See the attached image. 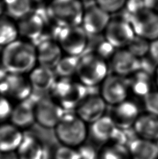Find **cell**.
I'll list each match as a JSON object with an SVG mask.
<instances>
[{"label":"cell","mask_w":158,"mask_h":159,"mask_svg":"<svg viewBox=\"0 0 158 159\" xmlns=\"http://www.w3.org/2000/svg\"><path fill=\"white\" fill-rule=\"evenodd\" d=\"M139 115L137 104L133 101L126 100L114 106L110 117L118 129L125 130L134 126Z\"/></svg>","instance_id":"cell-15"},{"label":"cell","mask_w":158,"mask_h":159,"mask_svg":"<svg viewBox=\"0 0 158 159\" xmlns=\"http://www.w3.org/2000/svg\"><path fill=\"white\" fill-rule=\"evenodd\" d=\"M28 77L7 73L0 77V95L8 98L24 101L32 92Z\"/></svg>","instance_id":"cell-8"},{"label":"cell","mask_w":158,"mask_h":159,"mask_svg":"<svg viewBox=\"0 0 158 159\" xmlns=\"http://www.w3.org/2000/svg\"><path fill=\"white\" fill-rule=\"evenodd\" d=\"M23 138L20 129L12 124L0 125V152H15Z\"/></svg>","instance_id":"cell-21"},{"label":"cell","mask_w":158,"mask_h":159,"mask_svg":"<svg viewBox=\"0 0 158 159\" xmlns=\"http://www.w3.org/2000/svg\"><path fill=\"white\" fill-rule=\"evenodd\" d=\"M157 13H158V12H157Z\"/></svg>","instance_id":"cell-44"},{"label":"cell","mask_w":158,"mask_h":159,"mask_svg":"<svg viewBox=\"0 0 158 159\" xmlns=\"http://www.w3.org/2000/svg\"><path fill=\"white\" fill-rule=\"evenodd\" d=\"M139 138L156 142L158 140V117L146 113L140 115L133 126Z\"/></svg>","instance_id":"cell-20"},{"label":"cell","mask_w":158,"mask_h":159,"mask_svg":"<svg viewBox=\"0 0 158 159\" xmlns=\"http://www.w3.org/2000/svg\"><path fill=\"white\" fill-rule=\"evenodd\" d=\"M13 106L10 99L0 95V121H4L10 119Z\"/></svg>","instance_id":"cell-35"},{"label":"cell","mask_w":158,"mask_h":159,"mask_svg":"<svg viewBox=\"0 0 158 159\" xmlns=\"http://www.w3.org/2000/svg\"><path fill=\"white\" fill-rule=\"evenodd\" d=\"M11 124L18 129H26L36 122L34 106L29 102L21 101L13 107L11 115Z\"/></svg>","instance_id":"cell-22"},{"label":"cell","mask_w":158,"mask_h":159,"mask_svg":"<svg viewBox=\"0 0 158 159\" xmlns=\"http://www.w3.org/2000/svg\"><path fill=\"white\" fill-rule=\"evenodd\" d=\"M143 104L147 113L158 117V91H151L145 96Z\"/></svg>","instance_id":"cell-33"},{"label":"cell","mask_w":158,"mask_h":159,"mask_svg":"<svg viewBox=\"0 0 158 159\" xmlns=\"http://www.w3.org/2000/svg\"><path fill=\"white\" fill-rule=\"evenodd\" d=\"M98 159H131L128 147L123 143H107L98 154Z\"/></svg>","instance_id":"cell-28"},{"label":"cell","mask_w":158,"mask_h":159,"mask_svg":"<svg viewBox=\"0 0 158 159\" xmlns=\"http://www.w3.org/2000/svg\"><path fill=\"white\" fill-rule=\"evenodd\" d=\"M128 0H95L96 5L109 14L116 13L125 7Z\"/></svg>","instance_id":"cell-32"},{"label":"cell","mask_w":158,"mask_h":159,"mask_svg":"<svg viewBox=\"0 0 158 159\" xmlns=\"http://www.w3.org/2000/svg\"><path fill=\"white\" fill-rule=\"evenodd\" d=\"M149 43L150 41L136 36L126 49H128L137 57L142 59L148 54Z\"/></svg>","instance_id":"cell-30"},{"label":"cell","mask_w":158,"mask_h":159,"mask_svg":"<svg viewBox=\"0 0 158 159\" xmlns=\"http://www.w3.org/2000/svg\"><path fill=\"white\" fill-rule=\"evenodd\" d=\"M111 66L115 75L125 78L133 75L141 69V59L125 48L117 50L111 58Z\"/></svg>","instance_id":"cell-13"},{"label":"cell","mask_w":158,"mask_h":159,"mask_svg":"<svg viewBox=\"0 0 158 159\" xmlns=\"http://www.w3.org/2000/svg\"><path fill=\"white\" fill-rule=\"evenodd\" d=\"M125 13L124 19L130 24L137 36L148 41L158 39V13L153 9Z\"/></svg>","instance_id":"cell-7"},{"label":"cell","mask_w":158,"mask_h":159,"mask_svg":"<svg viewBox=\"0 0 158 159\" xmlns=\"http://www.w3.org/2000/svg\"><path fill=\"white\" fill-rule=\"evenodd\" d=\"M55 159H81L80 152L75 148L63 146L55 153Z\"/></svg>","instance_id":"cell-34"},{"label":"cell","mask_w":158,"mask_h":159,"mask_svg":"<svg viewBox=\"0 0 158 159\" xmlns=\"http://www.w3.org/2000/svg\"><path fill=\"white\" fill-rule=\"evenodd\" d=\"M115 52V48L105 40L98 45L97 52L95 53L106 60L107 59H111Z\"/></svg>","instance_id":"cell-36"},{"label":"cell","mask_w":158,"mask_h":159,"mask_svg":"<svg viewBox=\"0 0 158 159\" xmlns=\"http://www.w3.org/2000/svg\"><path fill=\"white\" fill-rule=\"evenodd\" d=\"M32 0H2L7 16L18 21L33 11Z\"/></svg>","instance_id":"cell-25"},{"label":"cell","mask_w":158,"mask_h":159,"mask_svg":"<svg viewBox=\"0 0 158 159\" xmlns=\"http://www.w3.org/2000/svg\"><path fill=\"white\" fill-rule=\"evenodd\" d=\"M4 12V6H3L2 0H0V16H3V13Z\"/></svg>","instance_id":"cell-39"},{"label":"cell","mask_w":158,"mask_h":159,"mask_svg":"<svg viewBox=\"0 0 158 159\" xmlns=\"http://www.w3.org/2000/svg\"><path fill=\"white\" fill-rule=\"evenodd\" d=\"M0 159H19L15 152H0Z\"/></svg>","instance_id":"cell-38"},{"label":"cell","mask_w":158,"mask_h":159,"mask_svg":"<svg viewBox=\"0 0 158 159\" xmlns=\"http://www.w3.org/2000/svg\"><path fill=\"white\" fill-rule=\"evenodd\" d=\"M55 130L59 141L64 146L72 148L83 144L88 135L86 124L72 113H65Z\"/></svg>","instance_id":"cell-4"},{"label":"cell","mask_w":158,"mask_h":159,"mask_svg":"<svg viewBox=\"0 0 158 159\" xmlns=\"http://www.w3.org/2000/svg\"><path fill=\"white\" fill-rule=\"evenodd\" d=\"M128 84L134 94L143 98L152 91L150 74L142 70H139L132 75Z\"/></svg>","instance_id":"cell-27"},{"label":"cell","mask_w":158,"mask_h":159,"mask_svg":"<svg viewBox=\"0 0 158 159\" xmlns=\"http://www.w3.org/2000/svg\"><path fill=\"white\" fill-rule=\"evenodd\" d=\"M111 20L109 13L94 5L84 10L81 27L88 35H98L105 32Z\"/></svg>","instance_id":"cell-12"},{"label":"cell","mask_w":158,"mask_h":159,"mask_svg":"<svg viewBox=\"0 0 158 159\" xmlns=\"http://www.w3.org/2000/svg\"><path fill=\"white\" fill-rule=\"evenodd\" d=\"M45 24L43 18L39 14L32 11L18 21L17 26L19 36L26 39L25 41H35L43 34Z\"/></svg>","instance_id":"cell-17"},{"label":"cell","mask_w":158,"mask_h":159,"mask_svg":"<svg viewBox=\"0 0 158 159\" xmlns=\"http://www.w3.org/2000/svg\"><path fill=\"white\" fill-rule=\"evenodd\" d=\"M52 98L64 110L77 108L87 96L86 87L70 78L56 80L51 89Z\"/></svg>","instance_id":"cell-5"},{"label":"cell","mask_w":158,"mask_h":159,"mask_svg":"<svg viewBox=\"0 0 158 159\" xmlns=\"http://www.w3.org/2000/svg\"><path fill=\"white\" fill-rule=\"evenodd\" d=\"M131 159H158V149L156 142L137 138L128 147Z\"/></svg>","instance_id":"cell-23"},{"label":"cell","mask_w":158,"mask_h":159,"mask_svg":"<svg viewBox=\"0 0 158 159\" xmlns=\"http://www.w3.org/2000/svg\"><path fill=\"white\" fill-rule=\"evenodd\" d=\"M1 62L7 73L29 74L38 64L36 46L25 40H16L4 48Z\"/></svg>","instance_id":"cell-1"},{"label":"cell","mask_w":158,"mask_h":159,"mask_svg":"<svg viewBox=\"0 0 158 159\" xmlns=\"http://www.w3.org/2000/svg\"><path fill=\"white\" fill-rule=\"evenodd\" d=\"M80 1H81V2H82V1H84V0H80Z\"/></svg>","instance_id":"cell-43"},{"label":"cell","mask_w":158,"mask_h":159,"mask_svg":"<svg viewBox=\"0 0 158 159\" xmlns=\"http://www.w3.org/2000/svg\"><path fill=\"white\" fill-rule=\"evenodd\" d=\"M156 0H128L125 5L126 12L135 13L145 10L153 9Z\"/></svg>","instance_id":"cell-31"},{"label":"cell","mask_w":158,"mask_h":159,"mask_svg":"<svg viewBox=\"0 0 158 159\" xmlns=\"http://www.w3.org/2000/svg\"><path fill=\"white\" fill-rule=\"evenodd\" d=\"M55 41L66 55L80 57L89 45V35L81 26L57 27Z\"/></svg>","instance_id":"cell-6"},{"label":"cell","mask_w":158,"mask_h":159,"mask_svg":"<svg viewBox=\"0 0 158 159\" xmlns=\"http://www.w3.org/2000/svg\"><path fill=\"white\" fill-rule=\"evenodd\" d=\"M90 125L89 134L95 142L100 143L113 140L120 130L110 116H103Z\"/></svg>","instance_id":"cell-18"},{"label":"cell","mask_w":158,"mask_h":159,"mask_svg":"<svg viewBox=\"0 0 158 159\" xmlns=\"http://www.w3.org/2000/svg\"><path fill=\"white\" fill-rule=\"evenodd\" d=\"M17 24L13 20L4 15L0 16V46L6 47L18 39Z\"/></svg>","instance_id":"cell-26"},{"label":"cell","mask_w":158,"mask_h":159,"mask_svg":"<svg viewBox=\"0 0 158 159\" xmlns=\"http://www.w3.org/2000/svg\"><path fill=\"white\" fill-rule=\"evenodd\" d=\"M16 151L19 159H43L44 155L43 145L32 135L24 136Z\"/></svg>","instance_id":"cell-24"},{"label":"cell","mask_w":158,"mask_h":159,"mask_svg":"<svg viewBox=\"0 0 158 159\" xmlns=\"http://www.w3.org/2000/svg\"><path fill=\"white\" fill-rule=\"evenodd\" d=\"M84 10L80 0H52L47 13L57 27H75L81 26Z\"/></svg>","instance_id":"cell-2"},{"label":"cell","mask_w":158,"mask_h":159,"mask_svg":"<svg viewBox=\"0 0 158 159\" xmlns=\"http://www.w3.org/2000/svg\"><path fill=\"white\" fill-rule=\"evenodd\" d=\"M34 110L36 122L46 129H55L65 114V110L52 98H41L34 106Z\"/></svg>","instance_id":"cell-11"},{"label":"cell","mask_w":158,"mask_h":159,"mask_svg":"<svg viewBox=\"0 0 158 159\" xmlns=\"http://www.w3.org/2000/svg\"><path fill=\"white\" fill-rule=\"evenodd\" d=\"M128 80L117 75H108L103 82L100 96L107 104L114 106L128 100Z\"/></svg>","instance_id":"cell-10"},{"label":"cell","mask_w":158,"mask_h":159,"mask_svg":"<svg viewBox=\"0 0 158 159\" xmlns=\"http://www.w3.org/2000/svg\"><path fill=\"white\" fill-rule=\"evenodd\" d=\"M39 66L55 69L62 58V51L57 42L51 39L42 40L36 46Z\"/></svg>","instance_id":"cell-16"},{"label":"cell","mask_w":158,"mask_h":159,"mask_svg":"<svg viewBox=\"0 0 158 159\" xmlns=\"http://www.w3.org/2000/svg\"><path fill=\"white\" fill-rule=\"evenodd\" d=\"M28 79L32 89L39 92L51 91L56 81L55 70L39 65L29 73Z\"/></svg>","instance_id":"cell-19"},{"label":"cell","mask_w":158,"mask_h":159,"mask_svg":"<svg viewBox=\"0 0 158 159\" xmlns=\"http://www.w3.org/2000/svg\"><path fill=\"white\" fill-rule=\"evenodd\" d=\"M38 1H50V2H51L52 0H38Z\"/></svg>","instance_id":"cell-41"},{"label":"cell","mask_w":158,"mask_h":159,"mask_svg":"<svg viewBox=\"0 0 158 159\" xmlns=\"http://www.w3.org/2000/svg\"><path fill=\"white\" fill-rule=\"evenodd\" d=\"M108 72L109 66L105 59L95 52H89L80 57L76 75L84 86L92 87L102 84Z\"/></svg>","instance_id":"cell-3"},{"label":"cell","mask_w":158,"mask_h":159,"mask_svg":"<svg viewBox=\"0 0 158 159\" xmlns=\"http://www.w3.org/2000/svg\"><path fill=\"white\" fill-rule=\"evenodd\" d=\"M148 55L151 60L158 66V39L150 41L149 43Z\"/></svg>","instance_id":"cell-37"},{"label":"cell","mask_w":158,"mask_h":159,"mask_svg":"<svg viewBox=\"0 0 158 159\" xmlns=\"http://www.w3.org/2000/svg\"><path fill=\"white\" fill-rule=\"evenodd\" d=\"M80 57L66 55L62 57L60 61L54 69L56 75L60 78H70L76 75Z\"/></svg>","instance_id":"cell-29"},{"label":"cell","mask_w":158,"mask_h":159,"mask_svg":"<svg viewBox=\"0 0 158 159\" xmlns=\"http://www.w3.org/2000/svg\"><path fill=\"white\" fill-rule=\"evenodd\" d=\"M104 34L106 41L117 50L128 48L136 36L130 24L124 18L111 20Z\"/></svg>","instance_id":"cell-9"},{"label":"cell","mask_w":158,"mask_h":159,"mask_svg":"<svg viewBox=\"0 0 158 159\" xmlns=\"http://www.w3.org/2000/svg\"><path fill=\"white\" fill-rule=\"evenodd\" d=\"M106 105L100 96H87L76 108V115L86 124H91L105 116Z\"/></svg>","instance_id":"cell-14"},{"label":"cell","mask_w":158,"mask_h":159,"mask_svg":"<svg viewBox=\"0 0 158 159\" xmlns=\"http://www.w3.org/2000/svg\"><path fill=\"white\" fill-rule=\"evenodd\" d=\"M156 144H157V149H158V140L156 142Z\"/></svg>","instance_id":"cell-42"},{"label":"cell","mask_w":158,"mask_h":159,"mask_svg":"<svg viewBox=\"0 0 158 159\" xmlns=\"http://www.w3.org/2000/svg\"><path fill=\"white\" fill-rule=\"evenodd\" d=\"M155 75H156V84L158 87V66L156 68V73H155Z\"/></svg>","instance_id":"cell-40"}]
</instances>
